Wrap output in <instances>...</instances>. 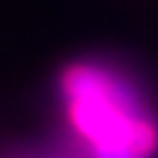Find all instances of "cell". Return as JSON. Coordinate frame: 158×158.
<instances>
[{"label":"cell","instance_id":"obj_1","mask_svg":"<svg viewBox=\"0 0 158 158\" xmlns=\"http://www.w3.org/2000/svg\"><path fill=\"white\" fill-rule=\"evenodd\" d=\"M69 122L92 158H153L158 122L142 92L103 64H69L61 75Z\"/></svg>","mask_w":158,"mask_h":158}]
</instances>
